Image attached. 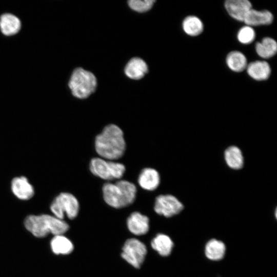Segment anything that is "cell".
Segmentation results:
<instances>
[{
    "instance_id": "cell-1",
    "label": "cell",
    "mask_w": 277,
    "mask_h": 277,
    "mask_svg": "<svg viewBox=\"0 0 277 277\" xmlns=\"http://www.w3.org/2000/svg\"><path fill=\"white\" fill-rule=\"evenodd\" d=\"M94 146L101 158L110 161L121 158L126 149L123 131L114 124L106 126L96 136Z\"/></svg>"
},
{
    "instance_id": "cell-2",
    "label": "cell",
    "mask_w": 277,
    "mask_h": 277,
    "mask_svg": "<svg viewBox=\"0 0 277 277\" xmlns=\"http://www.w3.org/2000/svg\"><path fill=\"white\" fill-rule=\"evenodd\" d=\"M136 191L135 185L125 180H120L114 183H106L102 188L105 202L115 208H123L133 203Z\"/></svg>"
},
{
    "instance_id": "cell-3",
    "label": "cell",
    "mask_w": 277,
    "mask_h": 277,
    "mask_svg": "<svg viewBox=\"0 0 277 277\" xmlns=\"http://www.w3.org/2000/svg\"><path fill=\"white\" fill-rule=\"evenodd\" d=\"M26 228L33 235L43 238L49 233L54 235L63 234L69 229L68 224L54 215H30L24 221Z\"/></svg>"
},
{
    "instance_id": "cell-4",
    "label": "cell",
    "mask_w": 277,
    "mask_h": 277,
    "mask_svg": "<svg viewBox=\"0 0 277 277\" xmlns=\"http://www.w3.org/2000/svg\"><path fill=\"white\" fill-rule=\"evenodd\" d=\"M96 84V77L92 73L77 68L73 71L68 86L73 96L86 98L95 91Z\"/></svg>"
},
{
    "instance_id": "cell-5",
    "label": "cell",
    "mask_w": 277,
    "mask_h": 277,
    "mask_svg": "<svg viewBox=\"0 0 277 277\" xmlns=\"http://www.w3.org/2000/svg\"><path fill=\"white\" fill-rule=\"evenodd\" d=\"M89 168L93 174L107 181L121 179L126 170L123 164L101 157L92 159Z\"/></svg>"
},
{
    "instance_id": "cell-6",
    "label": "cell",
    "mask_w": 277,
    "mask_h": 277,
    "mask_svg": "<svg viewBox=\"0 0 277 277\" xmlns=\"http://www.w3.org/2000/svg\"><path fill=\"white\" fill-rule=\"evenodd\" d=\"M50 208L57 218L63 220L66 215L69 219L72 220L77 216L80 205L78 200L73 194L62 192L54 198Z\"/></svg>"
},
{
    "instance_id": "cell-7",
    "label": "cell",
    "mask_w": 277,
    "mask_h": 277,
    "mask_svg": "<svg viewBox=\"0 0 277 277\" xmlns=\"http://www.w3.org/2000/svg\"><path fill=\"white\" fill-rule=\"evenodd\" d=\"M122 250V257L134 267L139 268L147 254L145 245L136 239L131 238L125 242Z\"/></svg>"
},
{
    "instance_id": "cell-8",
    "label": "cell",
    "mask_w": 277,
    "mask_h": 277,
    "mask_svg": "<svg viewBox=\"0 0 277 277\" xmlns=\"http://www.w3.org/2000/svg\"><path fill=\"white\" fill-rule=\"evenodd\" d=\"M183 208L182 203L176 197L170 194L157 196L154 206L156 213L167 217L179 214Z\"/></svg>"
},
{
    "instance_id": "cell-9",
    "label": "cell",
    "mask_w": 277,
    "mask_h": 277,
    "mask_svg": "<svg viewBox=\"0 0 277 277\" xmlns=\"http://www.w3.org/2000/svg\"><path fill=\"white\" fill-rule=\"evenodd\" d=\"M224 6L231 17L240 22H244L246 14L252 8V4L248 0H227Z\"/></svg>"
},
{
    "instance_id": "cell-10",
    "label": "cell",
    "mask_w": 277,
    "mask_h": 277,
    "mask_svg": "<svg viewBox=\"0 0 277 277\" xmlns=\"http://www.w3.org/2000/svg\"><path fill=\"white\" fill-rule=\"evenodd\" d=\"M11 188L13 193L18 199L28 200L34 195V189L25 176L14 177L11 181Z\"/></svg>"
},
{
    "instance_id": "cell-11",
    "label": "cell",
    "mask_w": 277,
    "mask_h": 277,
    "mask_svg": "<svg viewBox=\"0 0 277 277\" xmlns=\"http://www.w3.org/2000/svg\"><path fill=\"white\" fill-rule=\"evenodd\" d=\"M127 225L132 233L136 235H144L149 231V220L147 216L134 212L127 219Z\"/></svg>"
},
{
    "instance_id": "cell-12",
    "label": "cell",
    "mask_w": 277,
    "mask_h": 277,
    "mask_svg": "<svg viewBox=\"0 0 277 277\" xmlns=\"http://www.w3.org/2000/svg\"><path fill=\"white\" fill-rule=\"evenodd\" d=\"M273 21V15L268 10H256L251 9L246 14L244 23L251 27L262 25H268Z\"/></svg>"
},
{
    "instance_id": "cell-13",
    "label": "cell",
    "mask_w": 277,
    "mask_h": 277,
    "mask_svg": "<svg viewBox=\"0 0 277 277\" xmlns=\"http://www.w3.org/2000/svg\"><path fill=\"white\" fill-rule=\"evenodd\" d=\"M246 71L252 79L258 81L267 80L271 74L269 64L265 61H255L247 65Z\"/></svg>"
},
{
    "instance_id": "cell-14",
    "label": "cell",
    "mask_w": 277,
    "mask_h": 277,
    "mask_svg": "<svg viewBox=\"0 0 277 277\" xmlns=\"http://www.w3.org/2000/svg\"><path fill=\"white\" fill-rule=\"evenodd\" d=\"M160 182L159 172L154 169L146 168L141 172L138 178L139 185L144 189L152 191L156 189Z\"/></svg>"
},
{
    "instance_id": "cell-15",
    "label": "cell",
    "mask_w": 277,
    "mask_h": 277,
    "mask_svg": "<svg viewBox=\"0 0 277 277\" xmlns=\"http://www.w3.org/2000/svg\"><path fill=\"white\" fill-rule=\"evenodd\" d=\"M148 71L146 63L139 57L131 59L125 68V73L129 78L133 80L142 78Z\"/></svg>"
},
{
    "instance_id": "cell-16",
    "label": "cell",
    "mask_w": 277,
    "mask_h": 277,
    "mask_svg": "<svg viewBox=\"0 0 277 277\" xmlns=\"http://www.w3.org/2000/svg\"><path fill=\"white\" fill-rule=\"evenodd\" d=\"M21 27L19 19L11 13H5L0 17V29L5 35H13L17 33Z\"/></svg>"
},
{
    "instance_id": "cell-17",
    "label": "cell",
    "mask_w": 277,
    "mask_h": 277,
    "mask_svg": "<svg viewBox=\"0 0 277 277\" xmlns=\"http://www.w3.org/2000/svg\"><path fill=\"white\" fill-rule=\"evenodd\" d=\"M152 248L163 256L169 255L173 247V243L168 235L160 233L156 235L151 241Z\"/></svg>"
},
{
    "instance_id": "cell-18",
    "label": "cell",
    "mask_w": 277,
    "mask_h": 277,
    "mask_svg": "<svg viewBox=\"0 0 277 277\" xmlns=\"http://www.w3.org/2000/svg\"><path fill=\"white\" fill-rule=\"evenodd\" d=\"M255 49L260 57L265 59L270 58L277 52V43L273 38L266 37L255 44Z\"/></svg>"
},
{
    "instance_id": "cell-19",
    "label": "cell",
    "mask_w": 277,
    "mask_h": 277,
    "mask_svg": "<svg viewBox=\"0 0 277 277\" xmlns=\"http://www.w3.org/2000/svg\"><path fill=\"white\" fill-rule=\"evenodd\" d=\"M225 251L226 247L224 243L214 239L209 240L205 245V255L212 261H219L222 259Z\"/></svg>"
},
{
    "instance_id": "cell-20",
    "label": "cell",
    "mask_w": 277,
    "mask_h": 277,
    "mask_svg": "<svg viewBox=\"0 0 277 277\" xmlns=\"http://www.w3.org/2000/svg\"><path fill=\"white\" fill-rule=\"evenodd\" d=\"M226 63L228 67L235 72L243 71L248 65L246 57L239 51L229 52L226 56Z\"/></svg>"
},
{
    "instance_id": "cell-21",
    "label": "cell",
    "mask_w": 277,
    "mask_h": 277,
    "mask_svg": "<svg viewBox=\"0 0 277 277\" xmlns=\"http://www.w3.org/2000/svg\"><path fill=\"white\" fill-rule=\"evenodd\" d=\"M50 245L52 251L56 254H68L74 248L71 241L63 234L55 235Z\"/></svg>"
},
{
    "instance_id": "cell-22",
    "label": "cell",
    "mask_w": 277,
    "mask_h": 277,
    "mask_svg": "<svg viewBox=\"0 0 277 277\" xmlns=\"http://www.w3.org/2000/svg\"><path fill=\"white\" fill-rule=\"evenodd\" d=\"M184 32L190 36H196L202 33L204 25L200 18L194 15L186 17L182 23Z\"/></svg>"
},
{
    "instance_id": "cell-23",
    "label": "cell",
    "mask_w": 277,
    "mask_h": 277,
    "mask_svg": "<svg viewBox=\"0 0 277 277\" xmlns=\"http://www.w3.org/2000/svg\"><path fill=\"white\" fill-rule=\"evenodd\" d=\"M224 157L227 165L233 169H240L244 165V158L241 150L236 146H230L225 151Z\"/></svg>"
},
{
    "instance_id": "cell-24",
    "label": "cell",
    "mask_w": 277,
    "mask_h": 277,
    "mask_svg": "<svg viewBox=\"0 0 277 277\" xmlns=\"http://www.w3.org/2000/svg\"><path fill=\"white\" fill-rule=\"evenodd\" d=\"M255 32L253 28L249 26L241 28L237 34L238 41L244 45L251 43L255 39Z\"/></svg>"
},
{
    "instance_id": "cell-25",
    "label": "cell",
    "mask_w": 277,
    "mask_h": 277,
    "mask_svg": "<svg viewBox=\"0 0 277 277\" xmlns=\"http://www.w3.org/2000/svg\"><path fill=\"white\" fill-rule=\"evenodd\" d=\"M154 2L153 0H130L128 1V5L133 10L144 12L150 9Z\"/></svg>"
}]
</instances>
